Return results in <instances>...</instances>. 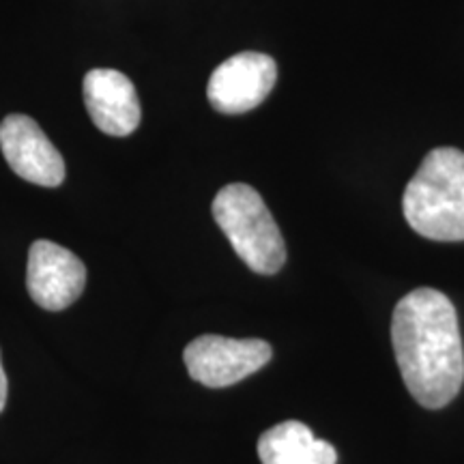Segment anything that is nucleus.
Masks as SVG:
<instances>
[{
    "label": "nucleus",
    "instance_id": "3",
    "mask_svg": "<svg viewBox=\"0 0 464 464\" xmlns=\"http://www.w3.org/2000/svg\"><path fill=\"white\" fill-rule=\"evenodd\" d=\"M213 218L232 249L254 274L274 276L286 263V243L263 196L246 183H230L213 200Z\"/></svg>",
    "mask_w": 464,
    "mask_h": 464
},
{
    "label": "nucleus",
    "instance_id": "6",
    "mask_svg": "<svg viewBox=\"0 0 464 464\" xmlns=\"http://www.w3.org/2000/svg\"><path fill=\"white\" fill-rule=\"evenodd\" d=\"M86 286V266L67 247L52 241H34L28 249L26 288L39 307L67 310Z\"/></svg>",
    "mask_w": 464,
    "mask_h": 464
},
{
    "label": "nucleus",
    "instance_id": "4",
    "mask_svg": "<svg viewBox=\"0 0 464 464\" xmlns=\"http://www.w3.org/2000/svg\"><path fill=\"white\" fill-rule=\"evenodd\" d=\"M274 357V348L265 340H235L224 335H200L183 351L185 368L200 385L219 390L258 372Z\"/></svg>",
    "mask_w": 464,
    "mask_h": 464
},
{
    "label": "nucleus",
    "instance_id": "2",
    "mask_svg": "<svg viewBox=\"0 0 464 464\" xmlns=\"http://www.w3.org/2000/svg\"><path fill=\"white\" fill-rule=\"evenodd\" d=\"M406 222L430 241H464V153L434 149L406 185Z\"/></svg>",
    "mask_w": 464,
    "mask_h": 464
},
{
    "label": "nucleus",
    "instance_id": "9",
    "mask_svg": "<svg viewBox=\"0 0 464 464\" xmlns=\"http://www.w3.org/2000/svg\"><path fill=\"white\" fill-rule=\"evenodd\" d=\"M258 458L263 464H335L334 445L318 439L305 423L288 420L269 428L258 439Z\"/></svg>",
    "mask_w": 464,
    "mask_h": 464
},
{
    "label": "nucleus",
    "instance_id": "5",
    "mask_svg": "<svg viewBox=\"0 0 464 464\" xmlns=\"http://www.w3.org/2000/svg\"><path fill=\"white\" fill-rule=\"evenodd\" d=\"M277 80V65L263 52H241L211 73L207 97L222 114H243L258 108Z\"/></svg>",
    "mask_w": 464,
    "mask_h": 464
},
{
    "label": "nucleus",
    "instance_id": "7",
    "mask_svg": "<svg viewBox=\"0 0 464 464\" xmlns=\"http://www.w3.org/2000/svg\"><path fill=\"white\" fill-rule=\"evenodd\" d=\"M0 149L17 177L42 188H58L65 181V161L37 121L9 114L0 123Z\"/></svg>",
    "mask_w": 464,
    "mask_h": 464
},
{
    "label": "nucleus",
    "instance_id": "8",
    "mask_svg": "<svg viewBox=\"0 0 464 464\" xmlns=\"http://www.w3.org/2000/svg\"><path fill=\"white\" fill-rule=\"evenodd\" d=\"M84 103L92 123L103 133L125 138L138 130L142 112L136 86L116 69H92L82 82Z\"/></svg>",
    "mask_w": 464,
    "mask_h": 464
},
{
    "label": "nucleus",
    "instance_id": "10",
    "mask_svg": "<svg viewBox=\"0 0 464 464\" xmlns=\"http://www.w3.org/2000/svg\"><path fill=\"white\" fill-rule=\"evenodd\" d=\"M7 374H5V368H3V362H0V413H3L5 404H7Z\"/></svg>",
    "mask_w": 464,
    "mask_h": 464
},
{
    "label": "nucleus",
    "instance_id": "1",
    "mask_svg": "<svg viewBox=\"0 0 464 464\" xmlns=\"http://www.w3.org/2000/svg\"><path fill=\"white\" fill-rule=\"evenodd\" d=\"M392 344L406 390L426 409H443L464 382V344L456 307L434 288L411 290L392 316Z\"/></svg>",
    "mask_w": 464,
    "mask_h": 464
}]
</instances>
